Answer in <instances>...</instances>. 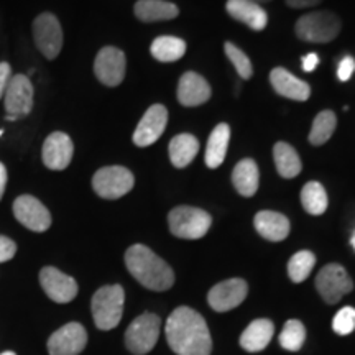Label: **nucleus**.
<instances>
[{
    "instance_id": "72a5a7b5",
    "label": "nucleus",
    "mask_w": 355,
    "mask_h": 355,
    "mask_svg": "<svg viewBox=\"0 0 355 355\" xmlns=\"http://www.w3.org/2000/svg\"><path fill=\"white\" fill-rule=\"evenodd\" d=\"M332 331L337 336H349L355 331V308L352 306H345L336 313L332 319Z\"/></svg>"
},
{
    "instance_id": "e433bc0d",
    "label": "nucleus",
    "mask_w": 355,
    "mask_h": 355,
    "mask_svg": "<svg viewBox=\"0 0 355 355\" xmlns=\"http://www.w3.org/2000/svg\"><path fill=\"white\" fill-rule=\"evenodd\" d=\"M12 66L6 63H0V99H2L3 94H6V89L8 86V83H10L12 79Z\"/></svg>"
},
{
    "instance_id": "c85d7f7f",
    "label": "nucleus",
    "mask_w": 355,
    "mask_h": 355,
    "mask_svg": "<svg viewBox=\"0 0 355 355\" xmlns=\"http://www.w3.org/2000/svg\"><path fill=\"white\" fill-rule=\"evenodd\" d=\"M301 204H303L304 211L311 216L324 214L327 209V204H329L324 186L318 181L306 183L303 191H301Z\"/></svg>"
},
{
    "instance_id": "f8f14e48",
    "label": "nucleus",
    "mask_w": 355,
    "mask_h": 355,
    "mask_svg": "<svg viewBox=\"0 0 355 355\" xmlns=\"http://www.w3.org/2000/svg\"><path fill=\"white\" fill-rule=\"evenodd\" d=\"M13 216L26 229L44 232L51 227V214L46 206L32 194H21L13 201Z\"/></svg>"
},
{
    "instance_id": "412c9836",
    "label": "nucleus",
    "mask_w": 355,
    "mask_h": 355,
    "mask_svg": "<svg viewBox=\"0 0 355 355\" xmlns=\"http://www.w3.org/2000/svg\"><path fill=\"white\" fill-rule=\"evenodd\" d=\"M275 334V324L270 319L260 318L252 321L241 334L239 344L245 352L257 354L268 347Z\"/></svg>"
},
{
    "instance_id": "f03ea898",
    "label": "nucleus",
    "mask_w": 355,
    "mask_h": 355,
    "mask_svg": "<svg viewBox=\"0 0 355 355\" xmlns=\"http://www.w3.org/2000/svg\"><path fill=\"white\" fill-rule=\"evenodd\" d=\"M125 266L132 277L150 291H168L175 285L176 277L171 266L144 243L127 248Z\"/></svg>"
},
{
    "instance_id": "f3484780",
    "label": "nucleus",
    "mask_w": 355,
    "mask_h": 355,
    "mask_svg": "<svg viewBox=\"0 0 355 355\" xmlns=\"http://www.w3.org/2000/svg\"><path fill=\"white\" fill-rule=\"evenodd\" d=\"M168 123V110L165 105L153 104L144 114L141 121L133 132V144L140 148L153 145L163 135Z\"/></svg>"
},
{
    "instance_id": "a19ab883",
    "label": "nucleus",
    "mask_w": 355,
    "mask_h": 355,
    "mask_svg": "<svg viewBox=\"0 0 355 355\" xmlns=\"http://www.w3.org/2000/svg\"><path fill=\"white\" fill-rule=\"evenodd\" d=\"M250 2L257 3V6H263V3H268V2H272V0H250Z\"/></svg>"
},
{
    "instance_id": "2f4dec72",
    "label": "nucleus",
    "mask_w": 355,
    "mask_h": 355,
    "mask_svg": "<svg viewBox=\"0 0 355 355\" xmlns=\"http://www.w3.org/2000/svg\"><path fill=\"white\" fill-rule=\"evenodd\" d=\"M306 340V327L300 319H290L279 334V345L288 352H300Z\"/></svg>"
},
{
    "instance_id": "37998d69",
    "label": "nucleus",
    "mask_w": 355,
    "mask_h": 355,
    "mask_svg": "<svg viewBox=\"0 0 355 355\" xmlns=\"http://www.w3.org/2000/svg\"><path fill=\"white\" fill-rule=\"evenodd\" d=\"M0 355H17V354H13V352H3V354H0Z\"/></svg>"
},
{
    "instance_id": "ddd939ff",
    "label": "nucleus",
    "mask_w": 355,
    "mask_h": 355,
    "mask_svg": "<svg viewBox=\"0 0 355 355\" xmlns=\"http://www.w3.org/2000/svg\"><path fill=\"white\" fill-rule=\"evenodd\" d=\"M248 295V285L242 278H230L214 285L207 293V303L216 313H227L241 306Z\"/></svg>"
},
{
    "instance_id": "79ce46f5",
    "label": "nucleus",
    "mask_w": 355,
    "mask_h": 355,
    "mask_svg": "<svg viewBox=\"0 0 355 355\" xmlns=\"http://www.w3.org/2000/svg\"><path fill=\"white\" fill-rule=\"evenodd\" d=\"M350 245H352V248H354V252H355V232H354V235H352V237H350Z\"/></svg>"
},
{
    "instance_id": "a211bd4d",
    "label": "nucleus",
    "mask_w": 355,
    "mask_h": 355,
    "mask_svg": "<svg viewBox=\"0 0 355 355\" xmlns=\"http://www.w3.org/2000/svg\"><path fill=\"white\" fill-rule=\"evenodd\" d=\"M211 86L201 74L188 71L178 83V101L184 107H198L211 99Z\"/></svg>"
},
{
    "instance_id": "7ed1b4c3",
    "label": "nucleus",
    "mask_w": 355,
    "mask_h": 355,
    "mask_svg": "<svg viewBox=\"0 0 355 355\" xmlns=\"http://www.w3.org/2000/svg\"><path fill=\"white\" fill-rule=\"evenodd\" d=\"M125 291L121 285H105L94 293L91 301L92 319L97 329L112 331L122 321Z\"/></svg>"
},
{
    "instance_id": "bb28decb",
    "label": "nucleus",
    "mask_w": 355,
    "mask_h": 355,
    "mask_svg": "<svg viewBox=\"0 0 355 355\" xmlns=\"http://www.w3.org/2000/svg\"><path fill=\"white\" fill-rule=\"evenodd\" d=\"M170 159L175 168H186L196 158L199 141L191 133H180L170 141Z\"/></svg>"
},
{
    "instance_id": "20e7f679",
    "label": "nucleus",
    "mask_w": 355,
    "mask_h": 355,
    "mask_svg": "<svg viewBox=\"0 0 355 355\" xmlns=\"http://www.w3.org/2000/svg\"><path fill=\"white\" fill-rule=\"evenodd\" d=\"M343 20L329 10H318L300 17L295 25V33L306 43H331L339 37Z\"/></svg>"
},
{
    "instance_id": "1a4fd4ad",
    "label": "nucleus",
    "mask_w": 355,
    "mask_h": 355,
    "mask_svg": "<svg viewBox=\"0 0 355 355\" xmlns=\"http://www.w3.org/2000/svg\"><path fill=\"white\" fill-rule=\"evenodd\" d=\"M33 42L38 51L46 58V60H55L63 50V28H61L60 20L55 13L43 12L35 17L33 25Z\"/></svg>"
},
{
    "instance_id": "4be33fe9",
    "label": "nucleus",
    "mask_w": 355,
    "mask_h": 355,
    "mask_svg": "<svg viewBox=\"0 0 355 355\" xmlns=\"http://www.w3.org/2000/svg\"><path fill=\"white\" fill-rule=\"evenodd\" d=\"M254 225L261 237L270 242H282L290 235L291 225L286 216L275 211L257 212Z\"/></svg>"
},
{
    "instance_id": "aec40b11",
    "label": "nucleus",
    "mask_w": 355,
    "mask_h": 355,
    "mask_svg": "<svg viewBox=\"0 0 355 355\" xmlns=\"http://www.w3.org/2000/svg\"><path fill=\"white\" fill-rule=\"evenodd\" d=\"M270 83H272L275 92L286 97V99L304 102L311 96L309 84L301 81L300 78H296L295 74H291L285 68H275L270 73Z\"/></svg>"
},
{
    "instance_id": "c756f323",
    "label": "nucleus",
    "mask_w": 355,
    "mask_h": 355,
    "mask_svg": "<svg viewBox=\"0 0 355 355\" xmlns=\"http://www.w3.org/2000/svg\"><path fill=\"white\" fill-rule=\"evenodd\" d=\"M337 127V117L332 110H322L314 117L313 127L309 132V144L321 146L334 135Z\"/></svg>"
},
{
    "instance_id": "2eb2a0df",
    "label": "nucleus",
    "mask_w": 355,
    "mask_h": 355,
    "mask_svg": "<svg viewBox=\"0 0 355 355\" xmlns=\"http://www.w3.org/2000/svg\"><path fill=\"white\" fill-rule=\"evenodd\" d=\"M87 332L83 324L69 322L53 332L48 339L50 355H79L86 349Z\"/></svg>"
},
{
    "instance_id": "58836bf2",
    "label": "nucleus",
    "mask_w": 355,
    "mask_h": 355,
    "mask_svg": "<svg viewBox=\"0 0 355 355\" xmlns=\"http://www.w3.org/2000/svg\"><path fill=\"white\" fill-rule=\"evenodd\" d=\"M318 64H319V56L316 53H309V55H306L303 58V69L306 73H313V71L318 68Z\"/></svg>"
},
{
    "instance_id": "ea45409f",
    "label": "nucleus",
    "mask_w": 355,
    "mask_h": 355,
    "mask_svg": "<svg viewBox=\"0 0 355 355\" xmlns=\"http://www.w3.org/2000/svg\"><path fill=\"white\" fill-rule=\"evenodd\" d=\"M7 180H8L7 168H6V165H3L2 162H0V201H2L3 193H6V188H7Z\"/></svg>"
},
{
    "instance_id": "cd10ccee",
    "label": "nucleus",
    "mask_w": 355,
    "mask_h": 355,
    "mask_svg": "<svg viewBox=\"0 0 355 355\" xmlns=\"http://www.w3.org/2000/svg\"><path fill=\"white\" fill-rule=\"evenodd\" d=\"M152 56L162 63H173V61L181 60L186 53V42L178 37H158L153 40Z\"/></svg>"
},
{
    "instance_id": "a878e982",
    "label": "nucleus",
    "mask_w": 355,
    "mask_h": 355,
    "mask_svg": "<svg viewBox=\"0 0 355 355\" xmlns=\"http://www.w3.org/2000/svg\"><path fill=\"white\" fill-rule=\"evenodd\" d=\"M273 159L275 166L279 176H283L285 180H291L296 178L303 170V163H301L300 155L296 153V150L291 145H288L286 141H278L273 146Z\"/></svg>"
},
{
    "instance_id": "f704fd0d",
    "label": "nucleus",
    "mask_w": 355,
    "mask_h": 355,
    "mask_svg": "<svg viewBox=\"0 0 355 355\" xmlns=\"http://www.w3.org/2000/svg\"><path fill=\"white\" fill-rule=\"evenodd\" d=\"M355 71V60L352 56H344L343 60H340L339 66H337V78H339V81L343 83H347L350 78H352Z\"/></svg>"
},
{
    "instance_id": "9b49d317",
    "label": "nucleus",
    "mask_w": 355,
    "mask_h": 355,
    "mask_svg": "<svg viewBox=\"0 0 355 355\" xmlns=\"http://www.w3.org/2000/svg\"><path fill=\"white\" fill-rule=\"evenodd\" d=\"M127 60L121 48L104 46L97 53L94 61V74L101 84L107 87H117L125 78Z\"/></svg>"
},
{
    "instance_id": "4c0bfd02",
    "label": "nucleus",
    "mask_w": 355,
    "mask_h": 355,
    "mask_svg": "<svg viewBox=\"0 0 355 355\" xmlns=\"http://www.w3.org/2000/svg\"><path fill=\"white\" fill-rule=\"evenodd\" d=\"M285 2L290 8H309L319 6L322 0H285Z\"/></svg>"
},
{
    "instance_id": "6ab92c4d",
    "label": "nucleus",
    "mask_w": 355,
    "mask_h": 355,
    "mask_svg": "<svg viewBox=\"0 0 355 355\" xmlns=\"http://www.w3.org/2000/svg\"><path fill=\"white\" fill-rule=\"evenodd\" d=\"M225 12L234 20L247 25L254 32H263L268 25V13L261 6L250 2V0H227Z\"/></svg>"
},
{
    "instance_id": "423d86ee",
    "label": "nucleus",
    "mask_w": 355,
    "mask_h": 355,
    "mask_svg": "<svg viewBox=\"0 0 355 355\" xmlns=\"http://www.w3.org/2000/svg\"><path fill=\"white\" fill-rule=\"evenodd\" d=\"M162 331V319L155 313H144L133 319L125 331V347L133 355L152 352Z\"/></svg>"
},
{
    "instance_id": "6e6552de",
    "label": "nucleus",
    "mask_w": 355,
    "mask_h": 355,
    "mask_svg": "<svg viewBox=\"0 0 355 355\" xmlns=\"http://www.w3.org/2000/svg\"><path fill=\"white\" fill-rule=\"evenodd\" d=\"M316 290L326 304H337L344 296L354 291V279L350 278L347 270L339 263H327L319 270Z\"/></svg>"
},
{
    "instance_id": "dca6fc26",
    "label": "nucleus",
    "mask_w": 355,
    "mask_h": 355,
    "mask_svg": "<svg viewBox=\"0 0 355 355\" xmlns=\"http://www.w3.org/2000/svg\"><path fill=\"white\" fill-rule=\"evenodd\" d=\"M74 155L73 140L68 133L53 132L44 140L42 148V159L44 166L53 171H63L69 166Z\"/></svg>"
},
{
    "instance_id": "9d476101",
    "label": "nucleus",
    "mask_w": 355,
    "mask_h": 355,
    "mask_svg": "<svg viewBox=\"0 0 355 355\" xmlns=\"http://www.w3.org/2000/svg\"><path fill=\"white\" fill-rule=\"evenodd\" d=\"M35 91L33 84L26 74H13L10 83L3 94V105H6L7 121L24 119L32 112Z\"/></svg>"
},
{
    "instance_id": "39448f33",
    "label": "nucleus",
    "mask_w": 355,
    "mask_h": 355,
    "mask_svg": "<svg viewBox=\"0 0 355 355\" xmlns=\"http://www.w3.org/2000/svg\"><path fill=\"white\" fill-rule=\"evenodd\" d=\"M170 232L184 241H198L209 232L212 217L209 212L193 206H178L168 214Z\"/></svg>"
},
{
    "instance_id": "7c9ffc66",
    "label": "nucleus",
    "mask_w": 355,
    "mask_h": 355,
    "mask_svg": "<svg viewBox=\"0 0 355 355\" xmlns=\"http://www.w3.org/2000/svg\"><path fill=\"white\" fill-rule=\"evenodd\" d=\"M316 265V255L311 250H300L288 261V277L293 283H303Z\"/></svg>"
},
{
    "instance_id": "5701e85b",
    "label": "nucleus",
    "mask_w": 355,
    "mask_h": 355,
    "mask_svg": "<svg viewBox=\"0 0 355 355\" xmlns=\"http://www.w3.org/2000/svg\"><path fill=\"white\" fill-rule=\"evenodd\" d=\"M133 13L144 24H153V21L176 19L180 15V8L176 3L166 2V0H139L133 6Z\"/></svg>"
},
{
    "instance_id": "c9c22d12",
    "label": "nucleus",
    "mask_w": 355,
    "mask_h": 355,
    "mask_svg": "<svg viewBox=\"0 0 355 355\" xmlns=\"http://www.w3.org/2000/svg\"><path fill=\"white\" fill-rule=\"evenodd\" d=\"M17 254V243L12 239L0 235V263L12 260Z\"/></svg>"
},
{
    "instance_id": "473e14b6",
    "label": "nucleus",
    "mask_w": 355,
    "mask_h": 355,
    "mask_svg": "<svg viewBox=\"0 0 355 355\" xmlns=\"http://www.w3.org/2000/svg\"><path fill=\"white\" fill-rule=\"evenodd\" d=\"M224 51L225 55H227L229 61L234 64L235 71L239 73V76L242 79H250L252 74H254V66H252L250 60H248V56L243 53L241 48L237 46V44L230 43V42H225L224 44Z\"/></svg>"
},
{
    "instance_id": "4468645a",
    "label": "nucleus",
    "mask_w": 355,
    "mask_h": 355,
    "mask_svg": "<svg viewBox=\"0 0 355 355\" xmlns=\"http://www.w3.org/2000/svg\"><path fill=\"white\" fill-rule=\"evenodd\" d=\"M40 285L51 301L60 304L71 303L78 296V282L69 275L55 268V266H44L40 272Z\"/></svg>"
},
{
    "instance_id": "393cba45",
    "label": "nucleus",
    "mask_w": 355,
    "mask_h": 355,
    "mask_svg": "<svg viewBox=\"0 0 355 355\" xmlns=\"http://www.w3.org/2000/svg\"><path fill=\"white\" fill-rule=\"evenodd\" d=\"M229 140L230 127L227 123H219V125L214 127V130L209 135V140H207L206 157H204L207 168L216 170V168H219L224 163L229 148Z\"/></svg>"
},
{
    "instance_id": "b1692460",
    "label": "nucleus",
    "mask_w": 355,
    "mask_h": 355,
    "mask_svg": "<svg viewBox=\"0 0 355 355\" xmlns=\"http://www.w3.org/2000/svg\"><path fill=\"white\" fill-rule=\"evenodd\" d=\"M260 173L259 166L252 158H243L232 171V184L243 198H252L259 191Z\"/></svg>"
},
{
    "instance_id": "0eeeda50",
    "label": "nucleus",
    "mask_w": 355,
    "mask_h": 355,
    "mask_svg": "<svg viewBox=\"0 0 355 355\" xmlns=\"http://www.w3.org/2000/svg\"><path fill=\"white\" fill-rule=\"evenodd\" d=\"M135 186V176L125 166H104L92 176V189L102 199H119L130 193Z\"/></svg>"
},
{
    "instance_id": "f257e3e1",
    "label": "nucleus",
    "mask_w": 355,
    "mask_h": 355,
    "mask_svg": "<svg viewBox=\"0 0 355 355\" xmlns=\"http://www.w3.org/2000/svg\"><path fill=\"white\" fill-rule=\"evenodd\" d=\"M165 336L176 355H211L212 337L206 319L196 309L180 306L165 324Z\"/></svg>"
}]
</instances>
